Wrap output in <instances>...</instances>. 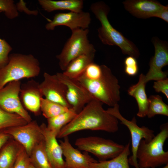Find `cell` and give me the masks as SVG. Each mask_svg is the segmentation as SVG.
Segmentation results:
<instances>
[{
    "label": "cell",
    "mask_w": 168,
    "mask_h": 168,
    "mask_svg": "<svg viewBox=\"0 0 168 168\" xmlns=\"http://www.w3.org/2000/svg\"><path fill=\"white\" fill-rule=\"evenodd\" d=\"M60 141L63 155L65 158L66 168H89L90 164L98 161L84 152L81 153L70 143L68 136Z\"/></svg>",
    "instance_id": "cell-15"
},
{
    "label": "cell",
    "mask_w": 168,
    "mask_h": 168,
    "mask_svg": "<svg viewBox=\"0 0 168 168\" xmlns=\"http://www.w3.org/2000/svg\"><path fill=\"white\" fill-rule=\"evenodd\" d=\"M155 48L154 55L150 59L149 69L144 80L147 83L151 80L156 81L167 78L168 73L163 72L162 68L168 64V45L166 41H162L157 37L152 39Z\"/></svg>",
    "instance_id": "cell-12"
},
{
    "label": "cell",
    "mask_w": 168,
    "mask_h": 168,
    "mask_svg": "<svg viewBox=\"0 0 168 168\" xmlns=\"http://www.w3.org/2000/svg\"><path fill=\"white\" fill-rule=\"evenodd\" d=\"M28 123L20 115L7 112L0 108V130L24 125Z\"/></svg>",
    "instance_id": "cell-27"
},
{
    "label": "cell",
    "mask_w": 168,
    "mask_h": 168,
    "mask_svg": "<svg viewBox=\"0 0 168 168\" xmlns=\"http://www.w3.org/2000/svg\"><path fill=\"white\" fill-rule=\"evenodd\" d=\"M70 37L65 44L61 52L56 56L60 69L64 71L69 63L84 54L95 53L93 45L88 38V29H78L72 31Z\"/></svg>",
    "instance_id": "cell-6"
},
{
    "label": "cell",
    "mask_w": 168,
    "mask_h": 168,
    "mask_svg": "<svg viewBox=\"0 0 168 168\" xmlns=\"http://www.w3.org/2000/svg\"><path fill=\"white\" fill-rule=\"evenodd\" d=\"M29 156L36 168H53L45 151L44 139L35 147Z\"/></svg>",
    "instance_id": "cell-24"
},
{
    "label": "cell",
    "mask_w": 168,
    "mask_h": 168,
    "mask_svg": "<svg viewBox=\"0 0 168 168\" xmlns=\"http://www.w3.org/2000/svg\"><path fill=\"white\" fill-rule=\"evenodd\" d=\"M124 71L128 75L134 76L138 73V68L136 58L131 56L127 57L124 60Z\"/></svg>",
    "instance_id": "cell-33"
},
{
    "label": "cell",
    "mask_w": 168,
    "mask_h": 168,
    "mask_svg": "<svg viewBox=\"0 0 168 168\" xmlns=\"http://www.w3.org/2000/svg\"><path fill=\"white\" fill-rule=\"evenodd\" d=\"M130 141L126 144L118 156L109 160L99 161L90 164L89 168H130L128 157L130 155Z\"/></svg>",
    "instance_id": "cell-22"
},
{
    "label": "cell",
    "mask_w": 168,
    "mask_h": 168,
    "mask_svg": "<svg viewBox=\"0 0 168 168\" xmlns=\"http://www.w3.org/2000/svg\"><path fill=\"white\" fill-rule=\"evenodd\" d=\"M156 17L159 18L166 22H168V6H165L164 8L156 15Z\"/></svg>",
    "instance_id": "cell-35"
},
{
    "label": "cell",
    "mask_w": 168,
    "mask_h": 168,
    "mask_svg": "<svg viewBox=\"0 0 168 168\" xmlns=\"http://www.w3.org/2000/svg\"><path fill=\"white\" fill-rule=\"evenodd\" d=\"M160 131L149 142L141 140L138 149L137 158L139 168H156L168 164V152L164 150L168 138V124L160 126Z\"/></svg>",
    "instance_id": "cell-4"
},
{
    "label": "cell",
    "mask_w": 168,
    "mask_h": 168,
    "mask_svg": "<svg viewBox=\"0 0 168 168\" xmlns=\"http://www.w3.org/2000/svg\"><path fill=\"white\" fill-rule=\"evenodd\" d=\"M21 84L20 81H12L0 89V108L7 112L20 115L29 123L32 121L31 118L20 98Z\"/></svg>",
    "instance_id": "cell-9"
},
{
    "label": "cell",
    "mask_w": 168,
    "mask_h": 168,
    "mask_svg": "<svg viewBox=\"0 0 168 168\" xmlns=\"http://www.w3.org/2000/svg\"><path fill=\"white\" fill-rule=\"evenodd\" d=\"M162 168H168V164L165 165Z\"/></svg>",
    "instance_id": "cell-38"
},
{
    "label": "cell",
    "mask_w": 168,
    "mask_h": 168,
    "mask_svg": "<svg viewBox=\"0 0 168 168\" xmlns=\"http://www.w3.org/2000/svg\"><path fill=\"white\" fill-rule=\"evenodd\" d=\"M31 163L29 156L21 147L19 150L12 168H28Z\"/></svg>",
    "instance_id": "cell-31"
},
{
    "label": "cell",
    "mask_w": 168,
    "mask_h": 168,
    "mask_svg": "<svg viewBox=\"0 0 168 168\" xmlns=\"http://www.w3.org/2000/svg\"><path fill=\"white\" fill-rule=\"evenodd\" d=\"M20 147L13 142L5 144L0 151V168H12Z\"/></svg>",
    "instance_id": "cell-25"
},
{
    "label": "cell",
    "mask_w": 168,
    "mask_h": 168,
    "mask_svg": "<svg viewBox=\"0 0 168 168\" xmlns=\"http://www.w3.org/2000/svg\"><path fill=\"white\" fill-rule=\"evenodd\" d=\"M148 99V105L147 116L151 118L156 115L168 116V105L158 95L150 96Z\"/></svg>",
    "instance_id": "cell-26"
},
{
    "label": "cell",
    "mask_w": 168,
    "mask_h": 168,
    "mask_svg": "<svg viewBox=\"0 0 168 168\" xmlns=\"http://www.w3.org/2000/svg\"><path fill=\"white\" fill-rule=\"evenodd\" d=\"M102 73V65H99L93 62L88 65L80 76L88 80H94L100 77Z\"/></svg>",
    "instance_id": "cell-30"
},
{
    "label": "cell",
    "mask_w": 168,
    "mask_h": 168,
    "mask_svg": "<svg viewBox=\"0 0 168 168\" xmlns=\"http://www.w3.org/2000/svg\"><path fill=\"white\" fill-rule=\"evenodd\" d=\"M153 87L156 92L162 93L168 99V78L155 82H154Z\"/></svg>",
    "instance_id": "cell-34"
},
{
    "label": "cell",
    "mask_w": 168,
    "mask_h": 168,
    "mask_svg": "<svg viewBox=\"0 0 168 168\" xmlns=\"http://www.w3.org/2000/svg\"><path fill=\"white\" fill-rule=\"evenodd\" d=\"M95 53L82 54L72 60L62 73L68 77L77 79L90 63L94 62Z\"/></svg>",
    "instance_id": "cell-21"
},
{
    "label": "cell",
    "mask_w": 168,
    "mask_h": 168,
    "mask_svg": "<svg viewBox=\"0 0 168 168\" xmlns=\"http://www.w3.org/2000/svg\"><path fill=\"white\" fill-rule=\"evenodd\" d=\"M123 3L125 9L132 15L142 19L156 17L165 6L153 0H127Z\"/></svg>",
    "instance_id": "cell-18"
},
{
    "label": "cell",
    "mask_w": 168,
    "mask_h": 168,
    "mask_svg": "<svg viewBox=\"0 0 168 168\" xmlns=\"http://www.w3.org/2000/svg\"><path fill=\"white\" fill-rule=\"evenodd\" d=\"M20 98L25 109L35 115L40 110L41 100L43 95L40 88V83L32 79L21 84Z\"/></svg>",
    "instance_id": "cell-16"
},
{
    "label": "cell",
    "mask_w": 168,
    "mask_h": 168,
    "mask_svg": "<svg viewBox=\"0 0 168 168\" xmlns=\"http://www.w3.org/2000/svg\"><path fill=\"white\" fill-rule=\"evenodd\" d=\"M3 130L20 143L29 156L35 147L44 139L40 126L35 121Z\"/></svg>",
    "instance_id": "cell-10"
},
{
    "label": "cell",
    "mask_w": 168,
    "mask_h": 168,
    "mask_svg": "<svg viewBox=\"0 0 168 168\" xmlns=\"http://www.w3.org/2000/svg\"><path fill=\"white\" fill-rule=\"evenodd\" d=\"M0 11L4 12L6 16L10 19L18 15L16 5L12 0H0Z\"/></svg>",
    "instance_id": "cell-29"
},
{
    "label": "cell",
    "mask_w": 168,
    "mask_h": 168,
    "mask_svg": "<svg viewBox=\"0 0 168 168\" xmlns=\"http://www.w3.org/2000/svg\"><path fill=\"white\" fill-rule=\"evenodd\" d=\"M90 9L100 23L101 26L98 29V32L102 42L106 45L118 46L124 54L138 58L140 53L137 46L110 23L108 18L110 9L108 6L104 2L99 1L91 4Z\"/></svg>",
    "instance_id": "cell-2"
},
{
    "label": "cell",
    "mask_w": 168,
    "mask_h": 168,
    "mask_svg": "<svg viewBox=\"0 0 168 168\" xmlns=\"http://www.w3.org/2000/svg\"><path fill=\"white\" fill-rule=\"evenodd\" d=\"M144 75L140 74L139 81L136 84L130 86L128 90V94L136 99L138 104V110L137 115L143 118L147 116L148 102L145 91L146 83L144 80Z\"/></svg>",
    "instance_id": "cell-19"
},
{
    "label": "cell",
    "mask_w": 168,
    "mask_h": 168,
    "mask_svg": "<svg viewBox=\"0 0 168 168\" xmlns=\"http://www.w3.org/2000/svg\"><path fill=\"white\" fill-rule=\"evenodd\" d=\"M28 168H36L31 163L29 165Z\"/></svg>",
    "instance_id": "cell-37"
},
{
    "label": "cell",
    "mask_w": 168,
    "mask_h": 168,
    "mask_svg": "<svg viewBox=\"0 0 168 168\" xmlns=\"http://www.w3.org/2000/svg\"><path fill=\"white\" fill-rule=\"evenodd\" d=\"M40 71L39 62L32 55L11 54L7 63L0 69V89L10 82L35 77Z\"/></svg>",
    "instance_id": "cell-5"
},
{
    "label": "cell",
    "mask_w": 168,
    "mask_h": 168,
    "mask_svg": "<svg viewBox=\"0 0 168 168\" xmlns=\"http://www.w3.org/2000/svg\"><path fill=\"white\" fill-rule=\"evenodd\" d=\"M102 73L99 78L90 80L80 76L77 79L94 99L112 107L120 100L118 80L107 66L102 65Z\"/></svg>",
    "instance_id": "cell-3"
},
{
    "label": "cell",
    "mask_w": 168,
    "mask_h": 168,
    "mask_svg": "<svg viewBox=\"0 0 168 168\" xmlns=\"http://www.w3.org/2000/svg\"><path fill=\"white\" fill-rule=\"evenodd\" d=\"M1 12L0 11V13ZM12 49L11 46L4 39L0 38V69L7 63L9 54Z\"/></svg>",
    "instance_id": "cell-32"
},
{
    "label": "cell",
    "mask_w": 168,
    "mask_h": 168,
    "mask_svg": "<svg viewBox=\"0 0 168 168\" xmlns=\"http://www.w3.org/2000/svg\"><path fill=\"white\" fill-rule=\"evenodd\" d=\"M56 75L66 86V98L71 108L78 114L89 102L94 99L86 88L77 79L64 75L62 73Z\"/></svg>",
    "instance_id": "cell-11"
},
{
    "label": "cell",
    "mask_w": 168,
    "mask_h": 168,
    "mask_svg": "<svg viewBox=\"0 0 168 168\" xmlns=\"http://www.w3.org/2000/svg\"><path fill=\"white\" fill-rule=\"evenodd\" d=\"M91 21L90 14L88 12H59L54 15L45 27L48 30H53L57 26H64L69 27L72 31L78 29H88Z\"/></svg>",
    "instance_id": "cell-13"
},
{
    "label": "cell",
    "mask_w": 168,
    "mask_h": 168,
    "mask_svg": "<svg viewBox=\"0 0 168 168\" xmlns=\"http://www.w3.org/2000/svg\"><path fill=\"white\" fill-rule=\"evenodd\" d=\"M38 2L44 10L49 12L58 10L79 12L83 11L84 5L82 0H39Z\"/></svg>",
    "instance_id": "cell-20"
},
{
    "label": "cell",
    "mask_w": 168,
    "mask_h": 168,
    "mask_svg": "<svg viewBox=\"0 0 168 168\" xmlns=\"http://www.w3.org/2000/svg\"><path fill=\"white\" fill-rule=\"evenodd\" d=\"M69 108L44 97L41 100L40 110L47 119L66 112Z\"/></svg>",
    "instance_id": "cell-28"
},
{
    "label": "cell",
    "mask_w": 168,
    "mask_h": 168,
    "mask_svg": "<svg viewBox=\"0 0 168 168\" xmlns=\"http://www.w3.org/2000/svg\"><path fill=\"white\" fill-rule=\"evenodd\" d=\"M11 136L3 130H0V151L8 141Z\"/></svg>",
    "instance_id": "cell-36"
},
{
    "label": "cell",
    "mask_w": 168,
    "mask_h": 168,
    "mask_svg": "<svg viewBox=\"0 0 168 168\" xmlns=\"http://www.w3.org/2000/svg\"><path fill=\"white\" fill-rule=\"evenodd\" d=\"M43 77V80L40 83V88L44 98L67 107L71 108L66 100V86L56 74L51 75L44 72Z\"/></svg>",
    "instance_id": "cell-14"
},
{
    "label": "cell",
    "mask_w": 168,
    "mask_h": 168,
    "mask_svg": "<svg viewBox=\"0 0 168 168\" xmlns=\"http://www.w3.org/2000/svg\"><path fill=\"white\" fill-rule=\"evenodd\" d=\"M109 114L120 120L121 123L126 126L129 130L131 140L132 155L128 158L129 164L135 168H139L137 158V153L140 141L144 139L146 142L150 141L155 136L154 131L145 126L139 127L137 124V120L134 116L131 120L124 118L121 114L118 104L106 110Z\"/></svg>",
    "instance_id": "cell-8"
},
{
    "label": "cell",
    "mask_w": 168,
    "mask_h": 168,
    "mask_svg": "<svg viewBox=\"0 0 168 168\" xmlns=\"http://www.w3.org/2000/svg\"><path fill=\"white\" fill-rule=\"evenodd\" d=\"M43 136L45 151L53 168H66L62 149L57 140V135L49 130L44 123L40 126Z\"/></svg>",
    "instance_id": "cell-17"
},
{
    "label": "cell",
    "mask_w": 168,
    "mask_h": 168,
    "mask_svg": "<svg viewBox=\"0 0 168 168\" xmlns=\"http://www.w3.org/2000/svg\"><path fill=\"white\" fill-rule=\"evenodd\" d=\"M75 144L79 149L92 154L99 161L115 157L122 152L125 147L111 140L94 136L78 138Z\"/></svg>",
    "instance_id": "cell-7"
},
{
    "label": "cell",
    "mask_w": 168,
    "mask_h": 168,
    "mask_svg": "<svg viewBox=\"0 0 168 168\" xmlns=\"http://www.w3.org/2000/svg\"><path fill=\"white\" fill-rule=\"evenodd\" d=\"M77 114L72 108L59 115L47 119L48 129L57 136L61 130L70 123Z\"/></svg>",
    "instance_id": "cell-23"
},
{
    "label": "cell",
    "mask_w": 168,
    "mask_h": 168,
    "mask_svg": "<svg viewBox=\"0 0 168 168\" xmlns=\"http://www.w3.org/2000/svg\"><path fill=\"white\" fill-rule=\"evenodd\" d=\"M103 104L96 99L90 101L61 130L57 138H63L75 132L85 130L109 133L117 132L118 120L108 113L103 108Z\"/></svg>",
    "instance_id": "cell-1"
}]
</instances>
